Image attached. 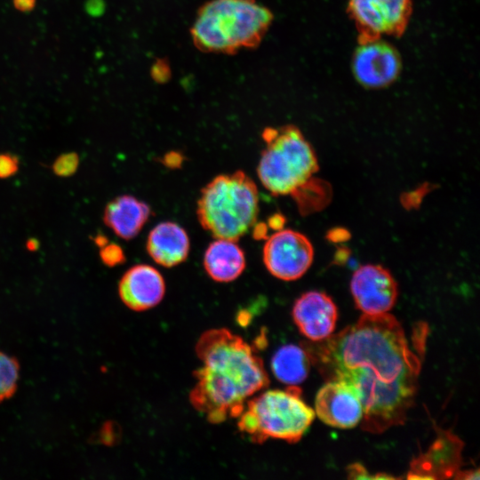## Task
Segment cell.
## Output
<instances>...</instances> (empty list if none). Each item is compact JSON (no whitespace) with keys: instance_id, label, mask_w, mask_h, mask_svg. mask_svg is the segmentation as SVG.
<instances>
[{"instance_id":"obj_1","label":"cell","mask_w":480,"mask_h":480,"mask_svg":"<svg viewBox=\"0 0 480 480\" xmlns=\"http://www.w3.org/2000/svg\"><path fill=\"white\" fill-rule=\"evenodd\" d=\"M303 344L325 380L343 381L356 392L364 431L380 434L405 421L421 364L394 316L363 314L340 332Z\"/></svg>"},{"instance_id":"obj_2","label":"cell","mask_w":480,"mask_h":480,"mask_svg":"<svg viewBox=\"0 0 480 480\" xmlns=\"http://www.w3.org/2000/svg\"><path fill=\"white\" fill-rule=\"evenodd\" d=\"M196 352L202 366L194 372L189 401L210 423L237 418L248 399L269 385L261 358L228 329L204 332Z\"/></svg>"},{"instance_id":"obj_3","label":"cell","mask_w":480,"mask_h":480,"mask_svg":"<svg viewBox=\"0 0 480 480\" xmlns=\"http://www.w3.org/2000/svg\"><path fill=\"white\" fill-rule=\"evenodd\" d=\"M273 19L256 0H210L199 8L190 36L201 52L232 54L260 45Z\"/></svg>"},{"instance_id":"obj_4","label":"cell","mask_w":480,"mask_h":480,"mask_svg":"<svg viewBox=\"0 0 480 480\" xmlns=\"http://www.w3.org/2000/svg\"><path fill=\"white\" fill-rule=\"evenodd\" d=\"M259 194L244 172L216 176L201 191L196 214L202 227L216 238L237 241L256 222Z\"/></svg>"},{"instance_id":"obj_5","label":"cell","mask_w":480,"mask_h":480,"mask_svg":"<svg viewBox=\"0 0 480 480\" xmlns=\"http://www.w3.org/2000/svg\"><path fill=\"white\" fill-rule=\"evenodd\" d=\"M315 414L301 398L300 388L290 386L284 390H267L247 401L237 417V427L254 444L270 438L294 444L308 431Z\"/></svg>"},{"instance_id":"obj_6","label":"cell","mask_w":480,"mask_h":480,"mask_svg":"<svg viewBox=\"0 0 480 480\" xmlns=\"http://www.w3.org/2000/svg\"><path fill=\"white\" fill-rule=\"evenodd\" d=\"M257 172L261 184L276 196L294 194L318 171L316 153L300 130L292 124L268 127Z\"/></svg>"},{"instance_id":"obj_7","label":"cell","mask_w":480,"mask_h":480,"mask_svg":"<svg viewBox=\"0 0 480 480\" xmlns=\"http://www.w3.org/2000/svg\"><path fill=\"white\" fill-rule=\"evenodd\" d=\"M347 12L357 31V43L400 37L412 13V0H348Z\"/></svg>"},{"instance_id":"obj_8","label":"cell","mask_w":480,"mask_h":480,"mask_svg":"<svg viewBox=\"0 0 480 480\" xmlns=\"http://www.w3.org/2000/svg\"><path fill=\"white\" fill-rule=\"evenodd\" d=\"M314 260L309 239L292 229H280L271 235L263 247V261L268 272L284 281L301 277Z\"/></svg>"},{"instance_id":"obj_9","label":"cell","mask_w":480,"mask_h":480,"mask_svg":"<svg viewBox=\"0 0 480 480\" xmlns=\"http://www.w3.org/2000/svg\"><path fill=\"white\" fill-rule=\"evenodd\" d=\"M401 68L398 51L384 38L358 43L352 56L353 75L368 89L388 86L396 80Z\"/></svg>"},{"instance_id":"obj_10","label":"cell","mask_w":480,"mask_h":480,"mask_svg":"<svg viewBox=\"0 0 480 480\" xmlns=\"http://www.w3.org/2000/svg\"><path fill=\"white\" fill-rule=\"evenodd\" d=\"M350 291L358 309L365 315L388 313L398 296L397 283L388 269L365 264L352 275Z\"/></svg>"},{"instance_id":"obj_11","label":"cell","mask_w":480,"mask_h":480,"mask_svg":"<svg viewBox=\"0 0 480 480\" xmlns=\"http://www.w3.org/2000/svg\"><path fill=\"white\" fill-rule=\"evenodd\" d=\"M315 413L328 426L352 428L362 420L363 406L356 392L349 385L328 380L316 396Z\"/></svg>"},{"instance_id":"obj_12","label":"cell","mask_w":480,"mask_h":480,"mask_svg":"<svg viewBox=\"0 0 480 480\" xmlns=\"http://www.w3.org/2000/svg\"><path fill=\"white\" fill-rule=\"evenodd\" d=\"M436 433L428 450L412 461L407 478H451L460 470L463 443L449 431L438 428Z\"/></svg>"},{"instance_id":"obj_13","label":"cell","mask_w":480,"mask_h":480,"mask_svg":"<svg viewBox=\"0 0 480 480\" xmlns=\"http://www.w3.org/2000/svg\"><path fill=\"white\" fill-rule=\"evenodd\" d=\"M292 319L310 341H320L334 332L338 309L326 293L310 291L298 298L292 307Z\"/></svg>"},{"instance_id":"obj_14","label":"cell","mask_w":480,"mask_h":480,"mask_svg":"<svg viewBox=\"0 0 480 480\" xmlns=\"http://www.w3.org/2000/svg\"><path fill=\"white\" fill-rule=\"evenodd\" d=\"M118 292L129 308L147 310L156 306L164 298V280L155 268L146 264L135 265L120 279Z\"/></svg>"},{"instance_id":"obj_15","label":"cell","mask_w":480,"mask_h":480,"mask_svg":"<svg viewBox=\"0 0 480 480\" xmlns=\"http://www.w3.org/2000/svg\"><path fill=\"white\" fill-rule=\"evenodd\" d=\"M146 248L159 265L171 268L183 262L189 252L188 234L175 222L157 224L148 234Z\"/></svg>"},{"instance_id":"obj_16","label":"cell","mask_w":480,"mask_h":480,"mask_svg":"<svg viewBox=\"0 0 480 480\" xmlns=\"http://www.w3.org/2000/svg\"><path fill=\"white\" fill-rule=\"evenodd\" d=\"M151 213L149 206L132 196L124 195L111 200L105 207L103 220L119 237H135Z\"/></svg>"},{"instance_id":"obj_17","label":"cell","mask_w":480,"mask_h":480,"mask_svg":"<svg viewBox=\"0 0 480 480\" xmlns=\"http://www.w3.org/2000/svg\"><path fill=\"white\" fill-rule=\"evenodd\" d=\"M204 267L209 276L227 283L236 280L245 268V257L236 241L218 238L205 251Z\"/></svg>"},{"instance_id":"obj_18","label":"cell","mask_w":480,"mask_h":480,"mask_svg":"<svg viewBox=\"0 0 480 480\" xmlns=\"http://www.w3.org/2000/svg\"><path fill=\"white\" fill-rule=\"evenodd\" d=\"M310 364L304 348L294 344L279 348L271 360V369L275 377L289 386L303 382L308 375Z\"/></svg>"},{"instance_id":"obj_19","label":"cell","mask_w":480,"mask_h":480,"mask_svg":"<svg viewBox=\"0 0 480 480\" xmlns=\"http://www.w3.org/2000/svg\"><path fill=\"white\" fill-rule=\"evenodd\" d=\"M18 379V362L0 352V402L9 398L14 393Z\"/></svg>"},{"instance_id":"obj_20","label":"cell","mask_w":480,"mask_h":480,"mask_svg":"<svg viewBox=\"0 0 480 480\" xmlns=\"http://www.w3.org/2000/svg\"><path fill=\"white\" fill-rule=\"evenodd\" d=\"M78 164L79 158L76 153H65L55 160L52 169L55 174L68 177L76 172Z\"/></svg>"},{"instance_id":"obj_21","label":"cell","mask_w":480,"mask_h":480,"mask_svg":"<svg viewBox=\"0 0 480 480\" xmlns=\"http://www.w3.org/2000/svg\"><path fill=\"white\" fill-rule=\"evenodd\" d=\"M100 255L102 261L109 267H114L124 260L123 250L116 244L107 243L101 246Z\"/></svg>"},{"instance_id":"obj_22","label":"cell","mask_w":480,"mask_h":480,"mask_svg":"<svg viewBox=\"0 0 480 480\" xmlns=\"http://www.w3.org/2000/svg\"><path fill=\"white\" fill-rule=\"evenodd\" d=\"M19 168L18 158L10 154H0V178L5 179L15 174Z\"/></svg>"},{"instance_id":"obj_23","label":"cell","mask_w":480,"mask_h":480,"mask_svg":"<svg viewBox=\"0 0 480 480\" xmlns=\"http://www.w3.org/2000/svg\"><path fill=\"white\" fill-rule=\"evenodd\" d=\"M349 478H371L366 469L361 464H352L348 468Z\"/></svg>"},{"instance_id":"obj_24","label":"cell","mask_w":480,"mask_h":480,"mask_svg":"<svg viewBox=\"0 0 480 480\" xmlns=\"http://www.w3.org/2000/svg\"><path fill=\"white\" fill-rule=\"evenodd\" d=\"M36 0H13L14 7L20 12L32 11L36 5Z\"/></svg>"},{"instance_id":"obj_25","label":"cell","mask_w":480,"mask_h":480,"mask_svg":"<svg viewBox=\"0 0 480 480\" xmlns=\"http://www.w3.org/2000/svg\"><path fill=\"white\" fill-rule=\"evenodd\" d=\"M456 479H478L479 478V470L471 469L465 471H458L453 476Z\"/></svg>"},{"instance_id":"obj_26","label":"cell","mask_w":480,"mask_h":480,"mask_svg":"<svg viewBox=\"0 0 480 480\" xmlns=\"http://www.w3.org/2000/svg\"><path fill=\"white\" fill-rule=\"evenodd\" d=\"M95 242L98 245H100V247H101L108 243V240L102 236H96Z\"/></svg>"}]
</instances>
